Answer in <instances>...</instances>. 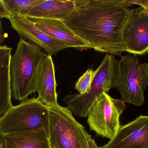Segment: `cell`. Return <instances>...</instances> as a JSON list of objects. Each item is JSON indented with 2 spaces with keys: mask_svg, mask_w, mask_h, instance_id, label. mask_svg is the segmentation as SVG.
<instances>
[{
  "mask_svg": "<svg viewBox=\"0 0 148 148\" xmlns=\"http://www.w3.org/2000/svg\"><path fill=\"white\" fill-rule=\"evenodd\" d=\"M6 148H52L45 129L20 131L5 135Z\"/></svg>",
  "mask_w": 148,
  "mask_h": 148,
  "instance_id": "obj_14",
  "label": "cell"
},
{
  "mask_svg": "<svg viewBox=\"0 0 148 148\" xmlns=\"http://www.w3.org/2000/svg\"><path fill=\"white\" fill-rule=\"evenodd\" d=\"M56 87L53 61L52 56L48 55L40 70L36 92L39 100L49 107L60 106L57 102Z\"/></svg>",
  "mask_w": 148,
  "mask_h": 148,
  "instance_id": "obj_12",
  "label": "cell"
},
{
  "mask_svg": "<svg viewBox=\"0 0 148 148\" xmlns=\"http://www.w3.org/2000/svg\"><path fill=\"white\" fill-rule=\"evenodd\" d=\"M98 148H105L104 147H103V146H102V147H98Z\"/></svg>",
  "mask_w": 148,
  "mask_h": 148,
  "instance_id": "obj_23",
  "label": "cell"
},
{
  "mask_svg": "<svg viewBox=\"0 0 148 148\" xmlns=\"http://www.w3.org/2000/svg\"><path fill=\"white\" fill-rule=\"evenodd\" d=\"M89 148H98V146L97 145L95 141L91 138V136L90 135L88 138Z\"/></svg>",
  "mask_w": 148,
  "mask_h": 148,
  "instance_id": "obj_20",
  "label": "cell"
},
{
  "mask_svg": "<svg viewBox=\"0 0 148 148\" xmlns=\"http://www.w3.org/2000/svg\"><path fill=\"white\" fill-rule=\"evenodd\" d=\"M125 103L103 93L88 114L87 123L90 130L111 140L120 127V118L125 109Z\"/></svg>",
  "mask_w": 148,
  "mask_h": 148,
  "instance_id": "obj_7",
  "label": "cell"
},
{
  "mask_svg": "<svg viewBox=\"0 0 148 148\" xmlns=\"http://www.w3.org/2000/svg\"><path fill=\"white\" fill-rule=\"evenodd\" d=\"M49 109L48 132L52 147L89 148L90 135L68 108L60 105Z\"/></svg>",
  "mask_w": 148,
  "mask_h": 148,
  "instance_id": "obj_6",
  "label": "cell"
},
{
  "mask_svg": "<svg viewBox=\"0 0 148 148\" xmlns=\"http://www.w3.org/2000/svg\"><path fill=\"white\" fill-rule=\"evenodd\" d=\"M0 148H6L5 135L0 131Z\"/></svg>",
  "mask_w": 148,
  "mask_h": 148,
  "instance_id": "obj_21",
  "label": "cell"
},
{
  "mask_svg": "<svg viewBox=\"0 0 148 148\" xmlns=\"http://www.w3.org/2000/svg\"><path fill=\"white\" fill-rule=\"evenodd\" d=\"M52 148H53V147H52Z\"/></svg>",
  "mask_w": 148,
  "mask_h": 148,
  "instance_id": "obj_25",
  "label": "cell"
},
{
  "mask_svg": "<svg viewBox=\"0 0 148 148\" xmlns=\"http://www.w3.org/2000/svg\"><path fill=\"white\" fill-rule=\"evenodd\" d=\"M10 17L11 14L3 4L2 0H0V17L9 19Z\"/></svg>",
  "mask_w": 148,
  "mask_h": 148,
  "instance_id": "obj_18",
  "label": "cell"
},
{
  "mask_svg": "<svg viewBox=\"0 0 148 148\" xmlns=\"http://www.w3.org/2000/svg\"><path fill=\"white\" fill-rule=\"evenodd\" d=\"M43 0H2L11 16H26L36 5Z\"/></svg>",
  "mask_w": 148,
  "mask_h": 148,
  "instance_id": "obj_15",
  "label": "cell"
},
{
  "mask_svg": "<svg viewBox=\"0 0 148 148\" xmlns=\"http://www.w3.org/2000/svg\"><path fill=\"white\" fill-rule=\"evenodd\" d=\"M131 6L130 0H84L63 21L91 49L121 56L127 52L123 33Z\"/></svg>",
  "mask_w": 148,
  "mask_h": 148,
  "instance_id": "obj_1",
  "label": "cell"
},
{
  "mask_svg": "<svg viewBox=\"0 0 148 148\" xmlns=\"http://www.w3.org/2000/svg\"><path fill=\"white\" fill-rule=\"evenodd\" d=\"M84 1L43 0L26 16L29 18L56 19L64 21L78 8Z\"/></svg>",
  "mask_w": 148,
  "mask_h": 148,
  "instance_id": "obj_13",
  "label": "cell"
},
{
  "mask_svg": "<svg viewBox=\"0 0 148 148\" xmlns=\"http://www.w3.org/2000/svg\"><path fill=\"white\" fill-rule=\"evenodd\" d=\"M1 17H0V45L4 42L6 37V34L3 31Z\"/></svg>",
  "mask_w": 148,
  "mask_h": 148,
  "instance_id": "obj_19",
  "label": "cell"
},
{
  "mask_svg": "<svg viewBox=\"0 0 148 148\" xmlns=\"http://www.w3.org/2000/svg\"><path fill=\"white\" fill-rule=\"evenodd\" d=\"M1 118H0V120H1Z\"/></svg>",
  "mask_w": 148,
  "mask_h": 148,
  "instance_id": "obj_24",
  "label": "cell"
},
{
  "mask_svg": "<svg viewBox=\"0 0 148 148\" xmlns=\"http://www.w3.org/2000/svg\"><path fill=\"white\" fill-rule=\"evenodd\" d=\"M117 60L113 55L106 54L95 71L94 77L88 92L84 94H67L63 101L75 115L85 118L92 106L103 93H108L116 86Z\"/></svg>",
  "mask_w": 148,
  "mask_h": 148,
  "instance_id": "obj_3",
  "label": "cell"
},
{
  "mask_svg": "<svg viewBox=\"0 0 148 148\" xmlns=\"http://www.w3.org/2000/svg\"><path fill=\"white\" fill-rule=\"evenodd\" d=\"M36 27L54 39L80 51L91 49L89 44L65 22L56 19L29 18Z\"/></svg>",
  "mask_w": 148,
  "mask_h": 148,
  "instance_id": "obj_11",
  "label": "cell"
},
{
  "mask_svg": "<svg viewBox=\"0 0 148 148\" xmlns=\"http://www.w3.org/2000/svg\"><path fill=\"white\" fill-rule=\"evenodd\" d=\"M95 71L92 69H88L87 71L76 82L75 89L80 94H84L89 89L94 77Z\"/></svg>",
  "mask_w": 148,
  "mask_h": 148,
  "instance_id": "obj_17",
  "label": "cell"
},
{
  "mask_svg": "<svg viewBox=\"0 0 148 148\" xmlns=\"http://www.w3.org/2000/svg\"><path fill=\"white\" fill-rule=\"evenodd\" d=\"M148 87V63H140L137 55L121 56L116 64V86L121 100L136 106H143Z\"/></svg>",
  "mask_w": 148,
  "mask_h": 148,
  "instance_id": "obj_4",
  "label": "cell"
},
{
  "mask_svg": "<svg viewBox=\"0 0 148 148\" xmlns=\"http://www.w3.org/2000/svg\"><path fill=\"white\" fill-rule=\"evenodd\" d=\"M49 126V109L38 99L27 98L12 105L0 120V131L6 135L20 131L45 129Z\"/></svg>",
  "mask_w": 148,
  "mask_h": 148,
  "instance_id": "obj_5",
  "label": "cell"
},
{
  "mask_svg": "<svg viewBox=\"0 0 148 148\" xmlns=\"http://www.w3.org/2000/svg\"><path fill=\"white\" fill-rule=\"evenodd\" d=\"M10 75L0 79V118H1L12 106L11 103Z\"/></svg>",
  "mask_w": 148,
  "mask_h": 148,
  "instance_id": "obj_16",
  "label": "cell"
},
{
  "mask_svg": "<svg viewBox=\"0 0 148 148\" xmlns=\"http://www.w3.org/2000/svg\"><path fill=\"white\" fill-rule=\"evenodd\" d=\"M141 6L145 8L148 13V0H142Z\"/></svg>",
  "mask_w": 148,
  "mask_h": 148,
  "instance_id": "obj_22",
  "label": "cell"
},
{
  "mask_svg": "<svg viewBox=\"0 0 148 148\" xmlns=\"http://www.w3.org/2000/svg\"><path fill=\"white\" fill-rule=\"evenodd\" d=\"M123 39L128 53L137 56L148 53V13L145 8L130 9Z\"/></svg>",
  "mask_w": 148,
  "mask_h": 148,
  "instance_id": "obj_8",
  "label": "cell"
},
{
  "mask_svg": "<svg viewBox=\"0 0 148 148\" xmlns=\"http://www.w3.org/2000/svg\"><path fill=\"white\" fill-rule=\"evenodd\" d=\"M9 20L11 27L17 32L20 39L38 45L45 50L47 55H56L60 51L69 48L42 31L27 17L11 16Z\"/></svg>",
  "mask_w": 148,
  "mask_h": 148,
  "instance_id": "obj_9",
  "label": "cell"
},
{
  "mask_svg": "<svg viewBox=\"0 0 148 148\" xmlns=\"http://www.w3.org/2000/svg\"><path fill=\"white\" fill-rule=\"evenodd\" d=\"M47 54L35 43L20 39L10 65L12 96L23 101L36 92L39 73Z\"/></svg>",
  "mask_w": 148,
  "mask_h": 148,
  "instance_id": "obj_2",
  "label": "cell"
},
{
  "mask_svg": "<svg viewBox=\"0 0 148 148\" xmlns=\"http://www.w3.org/2000/svg\"><path fill=\"white\" fill-rule=\"evenodd\" d=\"M105 148H148V116L140 115L120 126Z\"/></svg>",
  "mask_w": 148,
  "mask_h": 148,
  "instance_id": "obj_10",
  "label": "cell"
}]
</instances>
